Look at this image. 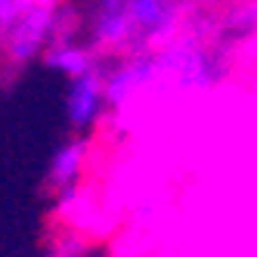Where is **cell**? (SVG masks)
Listing matches in <instances>:
<instances>
[{"instance_id": "1", "label": "cell", "mask_w": 257, "mask_h": 257, "mask_svg": "<svg viewBox=\"0 0 257 257\" xmlns=\"http://www.w3.org/2000/svg\"><path fill=\"white\" fill-rule=\"evenodd\" d=\"M158 53L164 87L180 93H208L226 78V59L205 34L186 25L171 44H164Z\"/></svg>"}, {"instance_id": "2", "label": "cell", "mask_w": 257, "mask_h": 257, "mask_svg": "<svg viewBox=\"0 0 257 257\" xmlns=\"http://www.w3.org/2000/svg\"><path fill=\"white\" fill-rule=\"evenodd\" d=\"M164 87L158 53H134V56L105 59V93H108V112H127L140 99Z\"/></svg>"}, {"instance_id": "3", "label": "cell", "mask_w": 257, "mask_h": 257, "mask_svg": "<svg viewBox=\"0 0 257 257\" xmlns=\"http://www.w3.org/2000/svg\"><path fill=\"white\" fill-rule=\"evenodd\" d=\"M108 115V93H105V62L87 75L68 81L65 90V118L71 134H90Z\"/></svg>"}, {"instance_id": "4", "label": "cell", "mask_w": 257, "mask_h": 257, "mask_svg": "<svg viewBox=\"0 0 257 257\" xmlns=\"http://www.w3.org/2000/svg\"><path fill=\"white\" fill-rule=\"evenodd\" d=\"M90 155H93V140L87 134H71L65 143H59L53 158H50V168H47V180H44L47 192L56 198L68 189L84 186Z\"/></svg>"}, {"instance_id": "5", "label": "cell", "mask_w": 257, "mask_h": 257, "mask_svg": "<svg viewBox=\"0 0 257 257\" xmlns=\"http://www.w3.org/2000/svg\"><path fill=\"white\" fill-rule=\"evenodd\" d=\"M44 62H47L53 71H59L62 78L75 81V78L87 75V71L99 68L105 59L99 56V50L90 44L87 38H78V31H75V28H65L59 38L47 47Z\"/></svg>"}]
</instances>
